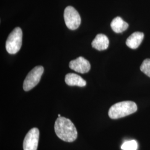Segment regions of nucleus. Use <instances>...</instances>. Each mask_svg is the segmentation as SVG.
<instances>
[{
    "mask_svg": "<svg viewBox=\"0 0 150 150\" xmlns=\"http://www.w3.org/2000/svg\"><path fill=\"white\" fill-rule=\"evenodd\" d=\"M144 38V34L142 32H136L133 33L127 39L126 45L132 49H136L139 47Z\"/></svg>",
    "mask_w": 150,
    "mask_h": 150,
    "instance_id": "9",
    "label": "nucleus"
},
{
    "mask_svg": "<svg viewBox=\"0 0 150 150\" xmlns=\"http://www.w3.org/2000/svg\"><path fill=\"white\" fill-rule=\"evenodd\" d=\"M109 46V40L107 36L102 33L98 34L92 42L93 48L98 51L106 50Z\"/></svg>",
    "mask_w": 150,
    "mask_h": 150,
    "instance_id": "8",
    "label": "nucleus"
},
{
    "mask_svg": "<svg viewBox=\"0 0 150 150\" xmlns=\"http://www.w3.org/2000/svg\"><path fill=\"white\" fill-rule=\"evenodd\" d=\"M58 117H61V115H60V114H59V115H58Z\"/></svg>",
    "mask_w": 150,
    "mask_h": 150,
    "instance_id": "14",
    "label": "nucleus"
},
{
    "mask_svg": "<svg viewBox=\"0 0 150 150\" xmlns=\"http://www.w3.org/2000/svg\"><path fill=\"white\" fill-rule=\"evenodd\" d=\"M43 71L44 69L42 66H38L28 74L23 82L24 91H30L38 85L43 74Z\"/></svg>",
    "mask_w": 150,
    "mask_h": 150,
    "instance_id": "4",
    "label": "nucleus"
},
{
    "mask_svg": "<svg viewBox=\"0 0 150 150\" xmlns=\"http://www.w3.org/2000/svg\"><path fill=\"white\" fill-rule=\"evenodd\" d=\"M66 83L70 86H77L84 87L86 85V81L83 79L80 76L70 73L67 74L65 76Z\"/></svg>",
    "mask_w": 150,
    "mask_h": 150,
    "instance_id": "10",
    "label": "nucleus"
},
{
    "mask_svg": "<svg viewBox=\"0 0 150 150\" xmlns=\"http://www.w3.org/2000/svg\"><path fill=\"white\" fill-rule=\"evenodd\" d=\"M137 148L138 144L135 140L126 141L121 146V149L122 150H137Z\"/></svg>",
    "mask_w": 150,
    "mask_h": 150,
    "instance_id": "12",
    "label": "nucleus"
},
{
    "mask_svg": "<svg viewBox=\"0 0 150 150\" xmlns=\"http://www.w3.org/2000/svg\"><path fill=\"white\" fill-rule=\"evenodd\" d=\"M69 67L72 70L80 74H86L91 69L90 62L83 57H79L70 61Z\"/></svg>",
    "mask_w": 150,
    "mask_h": 150,
    "instance_id": "7",
    "label": "nucleus"
},
{
    "mask_svg": "<svg viewBox=\"0 0 150 150\" xmlns=\"http://www.w3.org/2000/svg\"><path fill=\"white\" fill-rule=\"evenodd\" d=\"M22 31L20 27H16L10 33L6 42V49L8 53L15 54L21 47Z\"/></svg>",
    "mask_w": 150,
    "mask_h": 150,
    "instance_id": "3",
    "label": "nucleus"
},
{
    "mask_svg": "<svg viewBox=\"0 0 150 150\" xmlns=\"http://www.w3.org/2000/svg\"><path fill=\"white\" fill-rule=\"evenodd\" d=\"M64 20L66 26L71 30H75L80 26L81 22L79 12L72 6H67L64 11Z\"/></svg>",
    "mask_w": 150,
    "mask_h": 150,
    "instance_id": "5",
    "label": "nucleus"
},
{
    "mask_svg": "<svg viewBox=\"0 0 150 150\" xmlns=\"http://www.w3.org/2000/svg\"><path fill=\"white\" fill-rule=\"evenodd\" d=\"M40 132L38 128L31 129L26 135L23 143V150H37Z\"/></svg>",
    "mask_w": 150,
    "mask_h": 150,
    "instance_id": "6",
    "label": "nucleus"
},
{
    "mask_svg": "<svg viewBox=\"0 0 150 150\" xmlns=\"http://www.w3.org/2000/svg\"><path fill=\"white\" fill-rule=\"evenodd\" d=\"M137 105L133 101H126L114 104L108 111V116L111 119L122 118L136 112Z\"/></svg>",
    "mask_w": 150,
    "mask_h": 150,
    "instance_id": "2",
    "label": "nucleus"
},
{
    "mask_svg": "<svg viewBox=\"0 0 150 150\" xmlns=\"http://www.w3.org/2000/svg\"><path fill=\"white\" fill-rule=\"evenodd\" d=\"M111 27L114 32L119 33L126 30L129 27V24L120 17H116L111 22Z\"/></svg>",
    "mask_w": 150,
    "mask_h": 150,
    "instance_id": "11",
    "label": "nucleus"
},
{
    "mask_svg": "<svg viewBox=\"0 0 150 150\" xmlns=\"http://www.w3.org/2000/svg\"><path fill=\"white\" fill-rule=\"evenodd\" d=\"M54 131L60 139L64 142H72L77 138V131L74 124L69 118L59 117L54 123Z\"/></svg>",
    "mask_w": 150,
    "mask_h": 150,
    "instance_id": "1",
    "label": "nucleus"
},
{
    "mask_svg": "<svg viewBox=\"0 0 150 150\" xmlns=\"http://www.w3.org/2000/svg\"><path fill=\"white\" fill-rule=\"evenodd\" d=\"M140 70L150 77V59H146L141 65Z\"/></svg>",
    "mask_w": 150,
    "mask_h": 150,
    "instance_id": "13",
    "label": "nucleus"
}]
</instances>
